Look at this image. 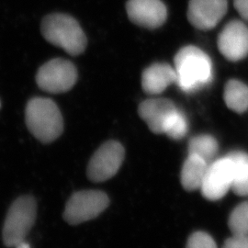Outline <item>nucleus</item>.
<instances>
[{
    "label": "nucleus",
    "mask_w": 248,
    "mask_h": 248,
    "mask_svg": "<svg viewBox=\"0 0 248 248\" xmlns=\"http://www.w3.org/2000/svg\"><path fill=\"white\" fill-rule=\"evenodd\" d=\"M176 84L186 93L194 92L209 85L213 79V63L207 53L196 46H185L174 59Z\"/></svg>",
    "instance_id": "obj_1"
},
{
    "label": "nucleus",
    "mask_w": 248,
    "mask_h": 248,
    "mask_svg": "<svg viewBox=\"0 0 248 248\" xmlns=\"http://www.w3.org/2000/svg\"><path fill=\"white\" fill-rule=\"evenodd\" d=\"M25 121L30 133L44 143L55 141L63 131L62 113L51 98H31L25 108Z\"/></svg>",
    "instance_id": "obj_2"
},
{
    "label": "nucleus",
    "mask_w": 248,
    "mask_h": 248,
    "mask_svg": "<svg viewBox=\"0 0 248 248\" xmlns=\"http://www.w3.org/2000/svg\"><path fill=\"white\" fill-rule=\"evenodd\" d=\"M41 31L45 40L73 56L79 55L87 47V37L75 18L62 13L45 16Z\"/></svg>",
    "instance_id": "obj_3"
},
{
    "label": "nucleus",
    "mask_w": 248,
    "mask_h": 248,
    "mask_svg": "<svg viewBox=\"0 0 248 248\" xmlns=\"http://www.w3.org/2000/svg\"><path fill=\"white\" fill-rule=\"evenodd\" d=\"M37 216V202L31 196L16 199L9 207L3 226V241L8 248H15L25 241Z\"/></svg>",
    "instance_id": "obj_4"
},
{
    "label": "nucleus",
    "mask_w": 248,
    "mask_h": 248,
    "mask_svg": "<svg viewBox=\"0 0 248 248\" xmlns=\"http://www.w3.org/2000/svg\"><path fill=\"white\" fill-rule=\"evenodd\" d=\"M109 205L105 192L99 190H82L71 196L65 205L63 219L72 225L89 222L97 218Z\"/></svg>",
    "instance_id": "obj_5"
},
{
    "label": "nucleus",
    "mask_w": 248,
    "mask_h": 248,
    "mask_svg": "<svg viewBox=\"0 0 248 248\" xmlns=\"http://www.w3.org/2000/svg\"><path fill=\"white\" fill-rule=\"evenodd\" d=\"M78 80V71L73 62L55 58L43 64L36 74L38 87L51 94L67 92Z\"/></svg>",
    "instance_id": "obj_6"
},
{
    "label": "nucleus",
    "mask_w": 248,
    "mask_h": 248,
    "mask_svg": "<svg viewBox=\"0 0 248 248\" xmlns=\"http://www.w3.org/2000/svg\"><path fill=\"white\" fill-rule=\"evenodd\" d=\"M124 147L117 141L104 142L90 158L87 175L93 182H103L114 177L124 163Z\"/></svg>",
    "instance_id": "obj_7"
},
{
    "label": "nucleus",
    "mask_w": 248,
    "mask_h": 248,
    "mask_svg": "<svg viewBox=\"0 0 248 248\" xmlns=\"http://www.w3.org/2000/svg\"><path fill=\"white\" fill-rule=\"evenodd\" d=\"M233 181V166L232 160L222 157L214 160L208 166L201 190L210 201L221 200L232 188Z\"/></svg>",
    "instance_id": "obj_8"
},
{
    "label": "nucleus",
    "mask_w": 248,
    "mask_h": 248,
    "mask_svg": "<svg viewBox=\"0 0 248 248\" xmlns=\"http://www.w3.org/2000/svg\"><path fill=\"white\" fill-rule=\"evenodd\" d=\"M218 48L231 62H238L248 55V27L240 20L228 22L218 37Z\"/></svg>",
    "instance_id": "obj_9"
},
{
    "label": "nucleus",
    "mask_w": 248,
    "mask_h": 248,
    "mask_svg": "<svg viewBox=\"0 0 248 248\" xmlns=\"http://www.w3.org/2000/svg\"><path fill=\"white\" fill-rule=\"evenodd\" d=\"M227 9V0H189L186 16L197 29L209 31L217 26Z\"/></svg>",
    "instance_id": "obj_10"
},
{
    "label": "nucleus",
    "mask_w": 248,
    "mask_h": 248,
    "mask_svg": "<svg viewBox=\"0 0 248 248\" xmlns=\"http://www.w3.org/2000/svg\"><path fill=\"white\" fill-rule=\"evenodd\" d=\"M129 18L134 24L156 29L167 20V8L161 0H129L126 5Z\"/></svg>",
    "instance_id": "obj_11"
},
{
    "label": "nucleus",
    "mask_w": 248,
    "mask_h": 248,
    "mask_svg": "<svg viewBox=\"0 0 248 248\" xmlns=\"http://www.w3.org/2000/svg\"><path fill=\"white\" fill-rule=\"evenodd\" d=\"M177 108L168 98H152L142 102L138 108V113L147 124L151 132L155 134L164 133V127L169 116Z\"/></svg>",
    "instance_id": "obj_12"
},
{
    "label": "nucleus",
    "mask_w": 248,
    "mask_h": 248,
    "mask_svg": "<svg viewBox=\"0 0 248 248\" xmlns=\"http://www.w3.org/2000/svg\"><path fill=\"white\" fill-rule=\"evenodd\" d=\"M176 81L175 68L168 63L156 62L142 72V88L150 95L161 94Z\"/></svg>",
    "instance_id": "obj_13"
},
{
    "label": "nucleus",
    "mask_w": 248,
    "mask_h": 248,
    "mask_svg": "<svg viewBox=\"0 0 248 248\" xmlns=\"http://www.w3.org/2000/svg\"><path fill=\"white\" fill-rule=\"evenodd\" d=\"M209 164L195 155H188L181 170V184L187 191L201 188Z\"/></svg>",
    "instance_id": "obj_14"
},
{
    "label": "nucleus",
    "mask_w": 248,
    "mask_h": 248,
    "mask_svg": "<svg viewBox=\"0 0 248 248\" xmlns=\"http://www.w3.org/2000/svg\"><path fill=\"white\" fill-rule=\"evenodd\" d=\"M225 104L236 113H244L248 109V86L239 80L231 79L224 88Z\"/></svg>",
    "instance_id": "obj_15"
},
{
    "label": "nucleus",
    "mask_w": 248,
    "mask_h": 248,
    "mask_svg": "<svg viewBox=\"0 0 248 248\" xmlns=\"http://www.w3.org/2000/svg\"><path fill=\"white\" fill-rule=\"evenodd\" d=\"M233 166V181L232 189L239 196H248V155L233 152L227 155Z\"/></svg>",
    "instance_id": "obj_16"
},
{
    "label": "nucleus",
    "mask_w": 248,
    "mask_h": 248,
    "mask_svg": "<svg viewBox=\"0 0 248 248\" xmlns=\"http://www.w3.org/2000/svg\"><path fill=\"white\" fill-rule=\"evenodd\" d=\"M218 149V142L209 134L195 136L188 143V155H195L209 165L214 161Z\"/></svg>",
    "instance_id": "obj_17"
},
{
    "label": "nucleus",
    "mask_w": 248,
    "mask_h": 248,
    "mask_svg": "<svg viewBox=\"0 0 248 248\" xmlns=\"http://www.w3.org/2000/svg\"><path fill=\"white\" fill-rule=\"evenodd\" d=\"M188 131V124L185 114L177 108L169 116L164 127V133L172 140H181Z\"/></svg>",
    "instance_id": "obj_18"
},
{
    "label": "nucleus",
    "mask_w": 248,
    "mask_h": 248,
    "mask_svg": "<svg viewBox=\"0 0 248 248\" xmlns=\"http://www.w3.org/2000/svg\"><path fill=\"white\" fill-rule=\"evenodd\" d=\"M228 225L232 235H248V202L237 205L232 210Z\"/></svg>",
    "instance_id": "obj_19"
},
{
    "label": "nucleus",
    "mask_w": 248,
    "mask_h": 248,
    "mask_svg": "<svg viewBox=\"0 0 248 248\" xmlns=\"http://www.w3.org/2000/svg\"><path fill=\"white\" fill-rule=\"evenodd\" d=\"M186 248H217V246L210 234L204 232H196L188 237Z\"/></svg>",
    "instance_id": "obj_20"
},
{
    "label": "nucleus",
    "mask_w": 248,
    "mask_h": 248,
    "mask_svg": "<svg viewBox=\"0 0 248 248\" xmlns=\"http://www.w3.org/2000/svg\"><path fill=\"white\" fill-rule=\"evenodd\" d=\"M222 248H248V235H232L225 241Z\"/></svg>",
    "instance_id": "obj_21"
},
{
    "label": "nucleus",
    "mask_w": 248,
    "mask_h": 248,
    "mask_svg": "<svg viewBox=\"0 0 248 248\" xmlns=\"http://www.w3.org/2000/svg\"><path fill=\"white\" fill-rule=\"evenodd\" d=\"M233 5L240 16L248 21V0H233Z\"/></svg>",
    "instance_id": "obj_22"
},
{
    "label": "nucleus",
    "mask_w": 248,
    "mask_h": 248,
    "mask_svg": "<svg viewBox=\"0 0 248 248\" xmlns=\"http://www.w3.org/2000/svg\"><path fill=\"white\" fill-rule=\"evenodd\" d=\"M15 248H31L30 247V245L26 243L25 241H22V242H20L19 244H18Z\"/></svg>",
    "instance_id": "obj_23"
}]
</instances>
